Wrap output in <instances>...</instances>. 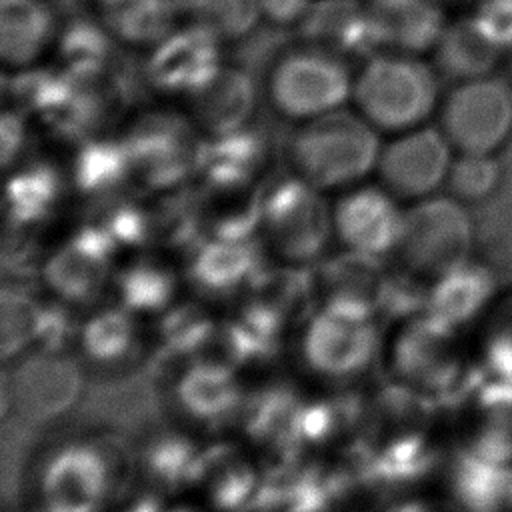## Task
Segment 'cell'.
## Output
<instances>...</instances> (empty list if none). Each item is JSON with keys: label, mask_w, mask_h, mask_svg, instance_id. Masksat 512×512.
Masks as SVG:
<instances>
[{"label": "cell", "mask_w": 512, "mask_h": 512, "mask_svg": "<svg viewBox=\"0 0 512 512\" xmlns=\"http://www.w3.org/2000/svg\"><path fill=\"white\" fill-rule=\"evenodd\" d=\"M442 76L428 56L372 52L354 72L350 106L380 134L436 122Z\"/></svg>", "instance_id": "1"}, {"label": "cell", "mask_w": 512, "mask_h": 512, "mask_svg": "<svg viewBox=\"0 0 512 512\" xmlns=\"http://www.w3.org/2000/svg\"><path fill=\"white\" fill-rule=\"evenodd\" d=\"M382 134L350 104L296 124L286 144L290 172L314 188L346 190L376 170Z\"/></svg>", "instance_id": "2"}, {"label": "cell", "mask_w": 512, "mask_h": 512, "mask_svg": "<svg viewBox=\"0 0 512 512\" xmlns=\"http://www.w3.org/2000/svg\"><path fill=\"white\" fill-rule=\"evenodd\" d=\"M130 456L116 438L66 442L40 468V502L48 512H100L128 482Z\"/></svg>", "instance_id": "3"}, {"label": "cell", "mask_w": 512, "mask_h": 512, "mask_svg": "<svg viewBox=\"0 0 512 512\" xmlns=\"http://www.w3.org/2000/svg\"><path fill=\"white\" fill-rule=\"evenodd\" d=\"M352 82L348 58L300 40L268 66L264 96L280 118L300 124L348 106Z\"/></svg>", "instance_id": "4"}, {"label": "cell", "mask_w": 512, "mask_h": 512, "mask_svg": "<svg viewBox=\"0 0 512 512\" xmlns=\"http://www.w3.org/2000/svg\"><path fill=\"white\" fill-rule=\"evenodd\" d=\"M476 220L472 208L448 192H438L404 208L396 256L402 268L434 280L474 256Z\"/></svg>", "instance_id": "5"}, {"label": "cell", "mask_w": 512, "mask_h": 512, "mask_svg": "<svg viewBox=\"0 0 512 512\" xmlns=\"http://www.w3.org/2000/svg\"><path fill=\"white\" fill-rule=\"evenodd\" d=\"M264 244L288 264H314L334 236L332 206L300 176L292 174L260 194Z\"/></svg>", "instance_id": "6"}, {"label": "cell", "mask_w": 512, "mask_h": 512, "mask_svg": "<svg viewBox=\"0 0 512 512\" xmlns=\"http://www.w3.org/2000/svg\"><path fill=\"white\" fill-rule=\"evenodd\" d=\"M436 124L456 152L500 154L512 142V80L500 70L452 82Z\"/></svg>", "instance_id": "7"}, {"label": "cell", "mask_w": 512, "mask_h": 512, "mask_svg": "<svg viewBox=\"0 0 512 512\" xmlns=\"http://www.w3.org/2000/svg\"><path fill=\"white\" fill-rule=\"evenodd\" d=\"M460 334L462 330L446 326L426 312L404 320L390 348V366L396 380L432 398L452 392L468 370Z\"/></svg>", "instance_id": "8"}, {"label": "cell", "mask_w": 512, "mask_h": 512, "mask_svg": "<svg viewBox=\"0 0 512 512\" xmlns=\"http://www.w3.org/2000/svg\"><path fill=\"white\" fill-rule=\"evenodd\" d=\"M454 156L442 128L430 122L388 136L374 172L388 192L410 204L444 190Z\"/></svg>", "instance_id": "9"}, {"label": "cell", "mask_w": 512, "mask_h": 512, "mask_svg": "<svg viewBox=\"0 0 512 512\" xmlns=\"http://www.w3.org/2000/svg\"><path fill=\"white\" fill-rule=\"evenodd\" d=\"M300 352L306 368L314 374L334 382H350L376 360L380 328L376 318H354L316 308L304 318Z\"/></svg>", "instance_id": "10"}, {"label": "cell", "mask_w": 512, "mask_h": 512, "mask_svg": "<svg viewBox=\"0 0 512 512\" xmlns=\"http://www.w3.org/2000/svg\"><path fill=\"white\" fill-rule=\"evenodd\" d=\"M118 250L112 234L92 220L44 258L40 274L58 300L66 304L94 302L114 278L112 262Z\"/></svg>", "instance_id": "11"}, {"label": "cell", "mask_w": 512, "mask_h": 512, "mask_svg": "<svg viewBox=\"0 0 512 512\" xmlns=\"http://www.w3.org/2000/svg\"><path fill=\"white\" fill-rule=\"evenodd\" d=\"M402 200L378 184H354L340 192L332 206L334 238L344 248L388 256L396 252L402 220Z\"/></svg>", "instance_id": "12"}, {"label": "cell", "mask_w": 512, "mask_h": 512, "mask_svg": "<svg viewBox=\"0 0 512 512\" xmlns=\"http://www.w3.org/2000/svg\"><path fill=\"white\" fill-rule=\"evenodd\" d=\"M192 120L146 116L124 138L132 176L142 184L164 190L180 184L198 168L200 146H194Z\"/></svg>", "instance_id": "13"}, {"label": "cell", "mask_w": 512, "mask_h": 512, "mask_svg": "<svg viewBox=\"0 0 512 512\" xmlns=\"http://www.w3.org/2000/svg\"><path fill=\"white\" fill-rule=\"evenodd\" d=\"M222 42L210 32L184 22L168 32L148 58V80L166 96L186 102L196 96L222 68Z\"/></svg>", "instance_id": "14"}, {"label": "cell", "mask_w": 512, "mask_h": 512, "mask_svg": "<svg viewBox=\"0 0 512 512\" xmlns=\"http://www.w3.org/2000/svg\"><path fill=\"white\" fill-rule=\"evenodd\" d=\"M176 408L202 426H224L240 420L246 392L236 368L220 358L204 356L186 362L174 378Z\"/></svg>", "instance_id": "15"}, {"label": "cell", "mask_w": 512, "mask_h": 512, "mask_svg": "<svg viewBox=\"0 0 512 512\" xmlns=\"http://www.w3.org/2000/svg\"><path fill=\"white\" fill-rule=\"evenodd\" d=\"M376 52L430 56L450 18L442 0H362Z\"/></svg>", "instance_id": "16"}, {"label": "cell", "mask_w": 512, "mask_h": 512, "mask_svg": "<svg viewBox=\"0 0 512 512\" xmlns=\"http://www.w3.org/2000/svg\"><path fill=\"white\" fill-rule=\"evenodd\" d=\"M264 266V244L258 236H206L186 254L190 284L210 298H230L234 294L248 292Z\"/></svg>", "instance_id": "17"}, {"label": "cell", "mask_w": 512, "mask_h": 512, "mask_svg": "<svg viewBox=\"0 0 512 512\" xmlns=\"http://www.w3.org/2000/svg\"><path fill=\"white\" fill-rule=\"evenodd\" d=\"M500 296L496 272L476 256L428 282L424 312L462 330L480 322Z\"/></svg>", "instance_id": "18"}, {"label": "cell", "mask_w": 512, "mask_h": 512, "mask_svg": "<svg viewBox=\"0 0 512 512\" xmlns=\"http://www.w3.org/2000/svg\"><path fill=\"white\" fill-rule=\"evenodd\" d=\"M80 368L62 352L34 350L14 370L12 396L22 414L30 418L58 416L78 398Z\"/></svg>", "instance_id": "19"}, {"label": "cell", "mask_w": 512, "mask_h": 512, "mask_svg": "<svg viewBox=\"0 0 512 512\" xmlns=\"http://www.w3.org/2000/svg\"><path fill=\"white\" fill-rule=\"evenodd\" d=\"M306 398L288 384H270L246 396L240 424L244 434L278 458L300 456V416Z\"/></svg>", "instance_id": "20"}, {"label": "cell", "mask_w": 512, "mask_h": 512, "mask_svg": "<svg viewBox=\"0 0 512 512\" xmlns=\"http://www.w3.org/2000/svg\"><path fill=\"white\" fill-rule=\"evenodd\" d=\"M192 124L208 136L230 134L250 124L256 110V88L252 78L222 64L212 80L188 100Z\"/></svg>", "instance_id": "21"}, {"label": "cell", "mask_w": 512, "mask_h": 512, "mask_svg": "<svg viewBox=\"0 0 512 512\" xmlns=\"http://www.w3.org/2000/svg\"><path fill=\"white\" fill-rule=\"evenodd\" d=\"M296 28L300 40L328 48L348 60L376 52L362 0H314Z\"/></svg>", "instance_id": "22"}, {"label": "cell", "mask_w": 512, "mask_h": 512, "mask_svg": "<svg viewBox=\"0 0 512 512\" xmlns=\"http://www.w3.org/2000/svg\"><path fill=\"white\" fill-rule=\"evenodd\" d=\"M200 146L198 168L212 190H244L266 158V144L256 132L242 128L230 134L208 136Z\"/></svg>", "instance_id": "23"}, {"label": "cell", "mask_w": 512, "mask_h": 512, "mask_svg": "<svg viewBox=\"0 0 512 512\" xmlns=\"http://www.w3.org/2000/svg\"><path fill=\"white\" fill-rule=\"evenodd\" d=\"M262 472L234 454L230 446H208L196 486L204 488L212 508L218 512H252Z\"/></svg>", "instance_id": "24"}, {"label": "cell", "mask_w": 512, "mask_h": 512, "mask_svg": "<svg viewBox=\"0 0 512 512\" xmlns=\"http://www.w3.org/2000/svg\"><path fill=\"white\" fill-rule=\"evenodd\" d=\"M54 14L46 0H2V58L6 66H32L54 42Z\"/></svg>", "instance_id": "25"}, {"label": "cell", "mask_w": 512, "mask_h": 512, "mask_svg": "<svg viewBox=\"0 0 512 512\" xmlns=\"http://www.w3.org/2000/svg\"><path fill=\"white\" fill-rule=\"evenodd\" d=\"M430 60L442 78L462 82L500 72L504 56L478 32L468 14L450 20Z\"/></svg>", "instance_id": "26"}, {"label": "cell", "mask_w": 512, "mask_h": 512, "mask_svg": "<svg viewBox=\"0 0 512 512\" xmlns=\"http://www.w3.org/2000/svg\"><path fill=\"white\" fill-rule=\"evenodd\" d=\"M82 356L102 368L128 364L140 350L136 314L122 304L102 306L78 326Z\"/></svg>", "instance_id": "27"}, {"label": "cell", "mask_w": 512, "mask_h": 512, "mask_svg": "<svg viewBox=\"0 0 512 512\" xmlns=\"http://www.w3.org/2000/svg\"><path fill=\"white\" fill-rule=\"evenodd\" d=\"M218 324L194 304H172L160 314L156 330V352L154 360L158 368L170 364L184 366L190 360L210 356V346H214Z\"/></svg>", "instance_id": "28"}, {"label": "cell", "mask_w": 512, "mask_h": 512, "mask_svg": "<svg viewBox=\"0 0 512 512\" xmlns=\"http://www.w3.org/2000/svg\"><path fill=\"white\" fill-rule=\"evenodd\" d=\"M206 448L176 432L154 436L142 450L140 466L156 492H176L196 486Z\"/></svg>", "instance_id": "29"}, {"label": "cell", "mask_w": 512, "mask_h": 512, "mask_svg": "<svg viewBox=\"0 0 512 512\" xmlns=\"http://www.w3.org/2000/svg\"><path fill=\"white\" fill-rule=\"evenodd\" d=\"M178 18V0H104L106 30L130 46H156Z\"/></svg>", "instance_id": "30"}, {"label": "cell", "mask_w": 512, "mask_h": 512, "mask_svg": "<svg viewBox=\"0 0 512 512\" xmlns=\"http://www.w3.org/2000/svg\"><path fill=\"white\" fill-rule=\"evenodd\" d=\"M62 192L60 174L44 162L18 168L6 186V218L10 228L32 230L44 222L58 204Z\"/></svg>", "instance_id": "31"}, {"label": "cell", "mask_w": 512, "mask_h": 512, "mask_svg": "<svg viewBox=\"0 0 512 512\" xmlns=\"http://www.w3.org/2000/svg\"><path fill=\"white\" fill-rule=\"evenodd\" d=\"M118 304L134 314H162L174 304L176 272L154 258H140L112 278Z\"/></svg>", "instance_id": "32"}, {"label": "cell", "mask_w": 512, "mask_h": 512, "mask_svg": "<svg viewBox=\"0 0 512 512\" xmlns=\"http://www.w3.org/2000/svg\"><path fill=\"white\" fill-rule=\"evenodd\" d=\"M180 20L194 24L222 44L240 42L262 22L258 0H178Z\"/></svg>", "instance_id": "33"}, {"label": "cell", "mask_w": 512, "mask_h": 512, "mask_svg": "<svg viewBox=\"0 0 512 512\" xmlns=\"http://www.w3.org/2000/svg\"><path fill=\"white\" fill-rule=\"evenodd\" d=\"M132 176L124 142L94 140L82 146L74 160L72 180L78 192L88 196H110Z\"/></svg>", "instance_id": "34"}, {"label": "cell", "mask_w": 512, "mask_h": 512, "mask_svg": "<svg viewBox=\"0 0 512 512\" xmlns=\"http://www.w3.org/2000/svg\"><path fill=\"white\" fill-rule=\"evenodd\" d=\"M478 324L476 362L494 382L512 386V290L500 292Z\"/></svg>", "instance_id": "35"}, {"label": "cell", "mask_w": 512, "mask_h": 512, "mask_svg": "<svg viewBox=\"0 0 512 512\" xmlns=\"http://www.w3.org/2000/svg\"><path fill=\"white\" fill-rule=\"evenodd\" d=\"M42 304L30 290V286H24L22 282L4 284L2 288V322H0V334H2V358H18L20 354L28 352V348L36 346L38 338V326L42 316Z\"/></svg>", "instance_id": "36"}, {"label": "cell", "mask_w": 512, "mask_h": 512, "mask_svg": "<svg viewBox=\"0 0 512 512\" xmlns=\"http://www.w3.org/2000/svg\"><path fill=\"white\" fill-rule=\"evenodd\" d=\"M502 184L504 166L500 154L456 152L444 192L472 208L492 200L500 192Z\"/></svg>", "instance_id": "37"}, {"label": "cell", "mask_w": 512, "mask_h": 512, "mask_svg": "<svg viewBox=\"0 0 512 512\" xmlns=\"http://www.w3.org/2000/svg\"><path fill=\"white\" fill-rule=\"evenodd\" d=\"M466 14L478 32L506 58L512 50V0H476Z\"/></svg>", "instance_id": "38"}, {"label": "cell", "mask_w": 512, "mask_h": 512, "mask_svg": "<svg viewBox=\"0 0 512 512\" xmlns=\"http://www.w3.org/2000/svg\"><path fill=\"white\" fill-rule=\"evenodd\" d=\"M104 44L106 42L100 30H94L92 26H74L66 34V48L62 46V52L76 66H84L86 62L96 64L106 50Z\"/></svg>", "instance_id": "39"}, {"label": "cell", "mask_w": 512, "mask_h": 512, "mask_svg": "<svg viewBox=\"0 0 512 512\" xmlns=\"http://www.w3.org/2000/svg\"><path fill=\"white\" fill-rule=\"evenodd\" d=\"M314 0H258L262 22L278 28H296Z\"/></svg>", "instance_id": "40"}, {"label": "cell", "mask_w": 512, "mask_h": 512, "mask_svg": "<svg viewBox=\"0 0 512 512\" xmlns=\"http://www.w3.org/2000/svg\"><path fill=\"white\" fill-rule=\"evenodd\" d=\"M26 132H24V120L16 114L6 110L2 116V160L4 166H8L14 156H18L20 148L24 146Z\"/></svg>", "instance_id": "41"}, {"label": "cell", "mask_w": 512, "mask_h": 512, "mask_svg": "<svg viewBox=\"0 0 512 512\" xmlns=\"http://www.w3.org/2000/svg\"><path fill=\"white\" fill-rule=\"evenodd\" d=\"M384 512H430L426 504L418 500H398L392 506H388Z\"/></svg>", "instance_id": "42"}, {"label": "cell", "mask_w": 512, "mask_h": 512, "mask_svg": "<svg viewBox=\"0 0 512 512\" xmlns=\"http://www.w3.org/2000/svg\"><path fill=\"white\" fill-rule=\"evenodd\" d=\"M502 72L512 80V50L506 54L504 58V64H502Z\"/></svg>", "instance_id": "43"}, {"label": "cell", "mask_w": 512, "mask_h": 512, "mask_svg": "<svg viewBox=\"0 0 512 512\" xmlns=\"http://www.w3.org/2000/svg\"><path fill=\"white\" fill-rule=\"evenodd\" d=\"M444 4H468V6H472L476 0H442Z\"/></svg>", "instance_id": "44"}]
</instances>
